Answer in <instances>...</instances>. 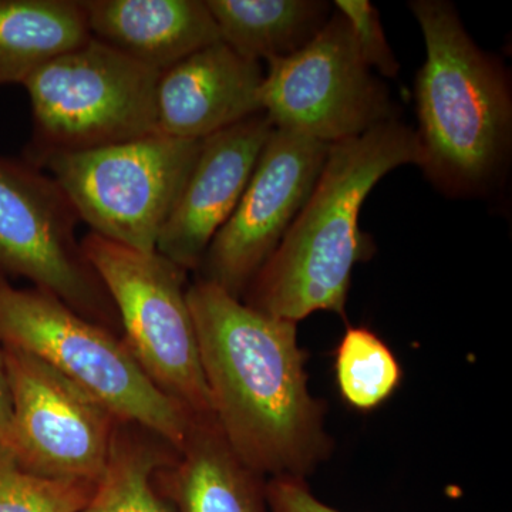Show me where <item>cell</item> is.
<instances>
[{
    "instance_id": "16",
    "label": "cell",
    "mask_w": 512,
    "mask_h": 512,
    "mask_svg": "<svg viewBox=\"0 0 512 512\" xmlns=\"http://www.w3.org/2000/svg\"><path fill=\"white\" fill-rule=\"evenodd\" d=\"M90 37L83 0H0V87L23 86Z\"/></svg>"
},
{
    "instance_id": "12",
    "label": "cell",
    "mask_w": 512,
    "mask_h": 512,
    "mask_svg": "<svg viewBox=\"0 0 512 512\" xmlns=\"http://www.w3.org/2000/svg\"><path fill=\"white\" fill-rule=\"evenodd\" d=\"M274 131L264 113L202 140L156 251L185 271H198L212 239L228 221Z\"/></svg>"
},
{
    "instance_id": "20",
    "label": "cell",
    "mask_w": 512,
    "mask_h": 512,
    "mask_svg": "<svg viewBox=\"0 0 512 512\" xmlns=\"http://www.w3.org/2000/svg\"><path fill=\"white\" fill-rule=\"evenodd\" d=\"M96 488L33 476L0 450V512H80Z\"/></svg>"
},
{
    "instance_id": "10",
    "label": "cell",
    "mask_w": 512,
    "mask_h": 512,
    "mask_svg": "<svg viewBox=\"0 0 512 512\" xmlns=\"http://www.w3.org/2000/svg\"><path fill=\"white\" fill-rule=\"evenodd\" d=\"M3 355L12 421L0 450L33 476L97 487L121 420L39 357L15 348Z\"/></svg>"
},
{
    "instance_id": "11",
    "label": "cell",
    "mask_w": 512,
    "mask_h": 512,
    "mask_svg": "<svg viewBox=\"0 0 512 512\" xmlns=\"http://www.w3.org/2000/svg\"><path fill=\"white\" fill-rule=\"evenodd\" d=\"M329 148L274 128L241 200L205 252L198 278L242 299L311 197Z\"/></svg>"
},
{
    "instance_id": "3",
    "label": "cell",
    "mask_w": 512,
    "mask_h": 512,
    "mask_svg": "<svg viewBox=\"0 0 512 512\" xmlns=\"http://www.w3.org/2000/svg\"><path fill=\"white\" fill-rule=\"evenodd\" d=\"M410 9L426 45L414 82L419 167L447 197H481L503 177L511 153L507 70L476 45L450 2L414 0Z\"/></svg>"
},
{
    "instance_id": "9",
    "label": "cell",
    "mask_w": 512,
    "mask_h": 512,
    "mask_svg": "<svg viewBox=\"0 0 512 512\" xmlns=\"http://www.w3.org/2000/svg\"><path fill=\"white\" fill-rule=\"evenodd\" d=\"M261 104L276 130L328 146L397 119L389 90L363 60L339 12L308 45L268 63Z\"/></svg>"
},
{
    "instance_id": "1",
    "label": "cell",
    "mask_w": 512,
    "mask_h": 512,
    "mask_svg": "<svg viewBox=\"0 0 512 512\" xmlns=\"http://www.w3.org/2000/svg\"><path fill=\"white\" fill-rule=\"evenodd\" d=\"M188 305L215 420L256 474L311 476L332 453L326 404L312 396L298 323L272 318L195 278Z\"/></svg>"
},
{
    "instance_id": "14",
    "label": "cell",
    "mask_w": 512,
    "mask_h": 512,
    "mask_svg": "<svg viewBox=\"0 0 512 512\" xmlns=\"http://www.w3.org/2000/svg\"><path fill=\"white\" fill-rule=\"evenodd\" d=\"M90 36L163 73L220 42L205 0H83Z\"/></svg>"
},
{
    "instance_id": "6",
    "label": "cell",
    "mask_w": 512,
    "mask_h": 512,
    "mask_svg": "<svg viewBox=\"0 0 512 512\" xmlns=\"http://www.w3.org/2000/svg\"><path fill=\"white\" fill-rule=\"evenodd\" d=\"M82 248L144 375L191 419L215 417L188 305V272L157 251H137L92 232Z\"/></svg>"
},
{
    "instance_id": "13",
    "label": "cell",
    "mask_w": 512,
    "mask_h": 512,
    "mask_svg": "<svg viewBox=\"0 0 512 512\" xmlns=\"http://www.w3.org/2000/svg\"><path fill=\"white\" fill-rule=\"evenodd\" d=\"M264 79L261 62L238 55L222 40L204 47L160 74L157 131L202 141L264 113Z\"/></svg>"
},
{
    "instance_id": "18",
    "label": "cell",
    "mask_w": 512,
    "mask_h": 512,
    "mask_svg": "<svg viewBox=\"0 0 512 512\" xmlns=\"http://www.w3.org/2000/svg\"><path fill=\"white\" fill-rule=\"evenodd\" d=\"M175 456L177 450L156 434L120 421L106 476L80 512H170L154 485V473Z\"/></svg>"
},
{
    "instance_id": "21",
    "label": "cell",
    "mask_w": 512,
    "mask_h": 512,
    "mask_svg": "<svg viewBox=\"0 0 512 512\" xmlns=\"http://www.w3.org/2000/svg\"><path fill=\"white\" fill-rule=\"evenodd\" d=\"M335 8L348 20L367 66L384 77H396L400 63L384 35L379 10L367 0H338Z\"/></svg>"
},
{
    "instance_id": "2",
    "label": "cell",
    "mask_w": 512,
    "mask_h": 512,
    "mask_svg": "<svg viewBox=\"0 0 512 512\" xmlns=\"http://www.w3.org/2000/svg\"><path fill=\"white\" fill-rule=\"evenodd\" d=\"M419 163L416 131L399 119L332 144L311 197L241 301L295 323L323 311L346 318L353 268L375 249L360 229L363 202L384 175Z\"/></svg>"
},
{
    "instance_id": "7",
    "label": "cell",
    "mask_w": 512,
    "mask_h": 512,
    "mask_svg": "<svg viewBox=\"0 0 512 512\" xmlns=\"http://www.w3.org/2000/svg\"><path fill=\"white\" fill-rule=\"evenodd\" d=\"M201 143L153 133L114 146L55 154L37 168L62 188L92 234L154 252Z\"/></svg>"
},
{
    "instance_id": "22",
    "label": "cell",
    "mask_w": 512,
    "mask_h": 512,
    "mask_svg": "<svg viewBox=\"0 0 512 512\" xmlns=\"http://www.w3.org/2000/svg\"><path fill=\"white\" fill-rule=\"evenodd\" d=\"M265 493L269 512H340L318 500L303 478H268Z\"/></svg>"
},
{
    "instance_id": "15",
    "label": "cell",
    "mask_w": 512,
    "mask_h": 512,
    "mask_svg": "<svg viewBox=\"0 0 512 512\" xmlns=\"http://www.w3.org/2000/svg\"><path fill=\"white\" fill-rule=\"evenodd\" d=\"M154 485L177 512H269L266 478L239 460L215 417L192 421L177 456L154 473Z\"/></svg>"
},
{
    "instance_id": "23",
    "label": "cell",
    "mask_w": 512,
    "mask_h": 512,
    "mask_svg": "<svg viewBox=\"0 0 512 512\" xmlns=\"http://www.w3.org/2000/svg\"><path fill=\"white\" fill-rule=\"evenodd\" d=\"M10 421H12V393H10L5 355H3V348L0 346V448L5 446Z\"/></svg>"
},
{
    "instance_id": "4",
    "label": "cell",
    "mask_w": 512,
    "mask_h": 512,
    "mask_svg": "<svg viewBox=\"0 0 512 512\" xmlns=\"http://www.w3.org/2000/svg\"><path fill=\"white\" fill-rule=\"evenodd\" d=\"M0 346L39 357L117 419L144 427L177 451L184 446L194 419L150 382L120 335L56 296L0 278Z\"/></svg>"
},
{
    "instance_id": "5",
    "label": "cell",
    "mask_w": 512,
    "mask_h": 512,
    "mask_svg": "<svg viewBox=\"0 0 512 512\" xmlns=\"http://www.w3.org/2000/svg\"><path fill=\"white\" fill-rule=\"evenodd\" d=\"M160 72L90 37L23 84L32 107V138L23 160L114 146L158 133Z\"/></svg>"
},
{
    "instance_id": "19",
    "label": "cell",
    "mask_w": 512,
    "mask_h": 512,
    "mask_svg": "<svg viewBox=\"0 0 512 512\" xmlns=\"http://www.w3.org/2000/svg\"><path fill=\"white\" fill-rule=\"evenodd\" d=\"M340 396L350 407L370 412L396 392L403 370L392 349L373 330L346 329L335 355Z\"/></svg>"
},
{
    "instance_id": "8",
    "label": "cell",
    "mask_w": 512,
    "mask_h": 512,
    "mask_svg": "<svg viewBox=\"0 0 512 512\" xmlns=\"http://www.w3.org/2000/svg\"><path fill=\"white\" fill-rule=\"evenodd\" d=\"M79 224L69 198L46 171L0 156V278L28 279L121 336L114 303L77 238Z\"/></svg>"
},
{
    "instance_id": "17",
    "label": "cell",
    "mask_w": 512,
    "mask_h": 512,
    "mask_svg": "<svg viewBox=\"0 0 512 512\" xmlns=\"http://www.w3.org/2000/svg\"><path fill=\"white\" fill-rule=\"evenodd\" d=\"M225 45L255 62L285 59L308 45L330 18L319 0H205Z\"/></svg>"
}]
</instances>
